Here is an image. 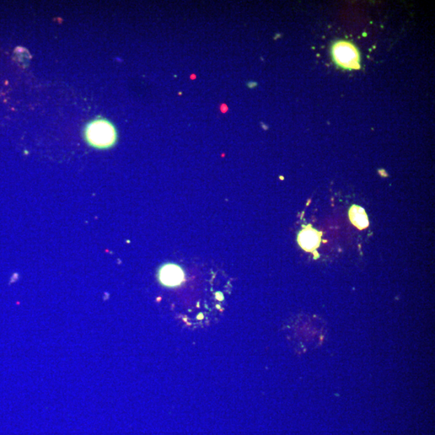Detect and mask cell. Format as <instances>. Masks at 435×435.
<instances>
[{
  "label": "cell",
  "instance_id": "1",
  "mask_svg": "<svg viewBox=\"0 0 435 435\" xmlns=\"http://www.w3.org/2000/svg\"><path fill=\"white\" fill-rule=\"evenodd\" d=\"M85 138L90 146L97 149H107L117 141L116 129L106 120H95L85 129Z\"/></svg>",
  "mask_w": 435,
  "mask_h": 435
},
{
  "label": "cell",
  "instance_id": "2",
  "mask_svg": "<svg viewBox=\"0 0 435 435\" xmlns=\"http://www.w3.org/2000/svg\"><path fill=\"white\" fill-rule=\"evenodd\" d=\"M331 53L338 67L347 69H358L361 67L359 53L350 42H336L332 46Z\"/></svg>",
  "mask_w": 435,
  "mask_h": 435
},
{
  "label": "cell",
  "instance_id": "3",
  "mask_svg": "<svg viewBox=\"0 0 435 435\" xmlns=\"http://www.w3.org/2000/svg\"><path fill=\"white\" fill-rule=\"evenodd\" d=\"M322 235V233L313 228L310 224L303 226L298 236V243L305 251L315 252L319 256L316 250L321 244Z\"/></svg>",
  "mask_w": 435,
  "mask_h": 435
},
{
  "label": "cell",
  "instance_id": "4",
  "mask_svg": "<svg viewBox=\"0 0 435 435\" xmlns=\"http://www.w3.org/2000/svg\"><path fill=\"white\" fill-rule=\"evenodd\" d=\"M185 274L179 266L167 264L160 268L159 280L165 286L174 287L184 282Z\"/></svg>",
  "mask_w": 435,
  "mask_h": 435
},
{
  "label": "cell",
  "instance_id": "5",
  "mask_svg": "<svg viewBox=\"0 0 435 435\" xmlns=\"http://www.w3.org/2000/svg\"><path fill=\"white\" fill-rule=\"evenodd\" d=\"M349 218L353 225L359 230L367 228L369 226L368 218L364 209L357 205H353L348 213Z\"/></svg>",
  "mask_w": 435,
  "mask_h": 435
}]
</instances>
